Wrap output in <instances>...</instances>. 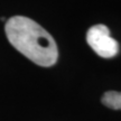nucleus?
<instances>
[{
	"instance_id": "obj_1",
	"label": "nucleus",
	"mask_w": 121,
	"mask_h": 121,
	"mask_svg": "<svg viewBox=\"0 0 121 121\" xmlns=\"http://www.w3.org/2000/svg\"><path fill=\"white\" fill-rule=\"evenodd\" d=\"M6 35L17 51L39 66L57 62L58 49L51 34L30 18L13 16L6 22Z\"/></svg>"
},
{
	"instance_id": "obj_3",
	"label": "nucleus",
	"mask_w": 121,
	"mask_h": 121,
	"mask_svg": "<svg viewBox=\"0 0 121 121\" xmlns=\"http://www.w3.org/2000/svg\"><path fill=\"white\" fill-rule=\"evenodd\" d=\"M101 101L105 107L112 110H121V92L108 91L102 95Z\"/></svg>"
},
{
	"instance_id": "obj_2",
	"label": "nucleus",
	"mask_w": 121,
	"mask_h": 121,
	"mask_svg": "<svg viewBox=\"0 0 121 121\" xmlns=\"http://www.w3.org/2000/svg\"><path fill=\"white\" fill-rule=\"evenodd\" d=\"M86 42L90 47L103 58L116 56L119 52V44L110 36V31L105 25H94L91 27L87 30Z\"/></svg>"
}]
</instances>
